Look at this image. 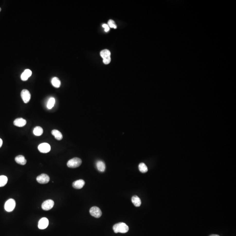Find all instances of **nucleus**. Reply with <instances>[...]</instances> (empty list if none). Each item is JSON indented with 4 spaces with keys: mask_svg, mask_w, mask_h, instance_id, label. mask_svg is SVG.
I'll use <instances>...</instances> for the list:
<instances>
[{
    "mask_svg": "<svg viewBox=\"0 0 236 236\" xmlns=\"http://www.w3.org/2000/svg\"><path fill=\"white\" fill-rule=\"evenodd\" d=\"M114 232L115 233H126L129 230L128 226L124 223H119L114 225L113 227Z\"/></svg>",
    "mask_w": 236,
    "mask_h": 236,
    "instance_id": "1",
    "label": "nucleus"
},
{
    "mask_svg": "<svg viewBox=\"0 0 236 236\" xmlns=\"http://www.w3.org/2000/svg\"><path fill=\"white\" fill-rule=\"evenodd\" d=\"M82 163V160L78 157H74L70 159L67 162V166L70 168H76L80 166Z\"/></svg>",
    "mask_w": 236,
    "mask_h": 236,
    "instance_id": "2",
    "label": "nucleus"
},
{
    "mask_svg": "<svg viewBox=\"0 0 236 236\" xmlns=\"http://www.w3.org/2000/svg\"><path fill=\"white\" fill-rule=\"evenodd\" d=\"M16 205L15 200L11 198L6 202L4 205V208L6 211L10 212L14 210Z\"/></svg>",
    "mask_w": 236,
    "mask_h": 236,
    "instance_id": "3",
    "label": "nucleus"
},
{
    "mask_svg": "<svg viewBox=\"0 0 236 236\" xmlns=\"http://www.w3.org/2000/svg\"><path fill=\"white\" fill-rule=\"evenodd\" d=\"M54 205V201L51 199L47 200L42 203V208L44 210L48 211L52 209Z\"/></svg>",
    "mask_w": 236,
    "mask_h": 236,
    "instance_id": "4",
    "label": "nucleus"
},
{
    "mask_svg": "<svg viewBox=\"0 0 236 236\" xmlns=\"http://www.w3.org/2000/svg\"><path fill=\"white\" fill-rule=\"evenodd\" d=\"M90 213L92 216L95 218H99L102 215V212L100 209L97 206L92 207L90 210Z\"/></svg>",
    "mask_w": 236,
    "mask_h": 236,
    "instance_id": "5",
    "label": "nucleus"
},
{
    "mask_svg": "<svg viewBox=\"0 0 236 236\" xmlns=\"http://www.w3.org/2000/svg\"><path fill=\"white\" fill-rule=\"evenodd\" d=\"M38 150L41 153H47L51 150V147L48 143H42L38 146Z\"/></svg>",
    "mask_w": 236,
    "mask_h": 236,
    "instance_id": "6",
    "label": "nucleus"
},
{
    "mask_svg": "<svg viewBox=\"0 0 236 236\" xmlns=\"http://www.w3.org/2000/svg\"><path fill=\"white\" fill-rule=\"evenodd\" d=\"M50 178L48 175L42 174L39 175L37 178V180L39 183L45 184L49 182Z\"/></svg>",
    "mask_w": 236,
    "mask_h": 236,
    "instance_id": "7",
    "label": "nucleus"
},
{
    "mask_svg": "<svg viewBox=\"0 0 236 236\" xmlns=\"http://www.w3.org/2000/svg\"><path fill=\"white\" fill-rule=\"evenodd\" d=\"M22 99L25 103L29 102L31 99V94L29 91L26 89H23L21 93Z\"/></svg>",
    "mask_w": 236,
    "mask_h": 236,
    "instance_id": "8",
    "label": "nucleus"
},
{
    "mask_svg": "<svg viewBox=\"0 0 236 236\" xmlns=\"http://www.w3.org/2000/svg\"><path fill=\"white\" fill-rule=\"evenodd\" d=\"M49 225V220L47 218L44 217L41 219L39 222L38 227L39 229L43 230L47 228Z\"/></svg>",
    "mask_w": 236,
    "mask_h": 236,
    "instance_id": "9",
    "label": "nucleus"
},
{
    "mask_svg": "<svg viewBox=\"0 0 236 236\" xmlns=\"http://www.w3.org/2000/svg\"><path fill=\"white\" fill-rule=\"evenodd\" d=\"M26 123H27V122H26V120L22 118H17L14 121V125H15L16 126L20 127L25 126L26 125Z\"/></svg>",
    "mask_w": 236,
    "mask_h": 236,
    "instance_id": "10",
    "label": "nucleus"
},
{
    "mask_svg": "<svg viewBox=\"0 0 236 236\" xmlns=\"http://www.w3.org/2000/svg\"><path fill=\"white\" fill-rule=\"evenodd\" d=\"M85 181L83 180H78L77 181H75L73 182L72 185L74 188L76 189H81L83 188V186L85 185Z\"/></svg>",
    "mask_w": 236,
    "mask_h": 236,
    "instance_id": "11",
    "label": "nucleus"
},
{
    "mask_svg": "<svg viewBox=\"0 0 236 236\" xmlns=\"http://www.w3.org/2000/svg\"><path fill=\"white\" fill-rule=\"evenodd\" d=\"M15 161L18 164L22 165H25L27 162V160L24 157V156L22 155H19L17 156L15 158Z\"/></svg>",
    "mask_w": 236,
    "mask_h": 236,
    "instance_id": "12",
    "label": "nucleus"
},
{
    "mask_svg": "<svg viewBox=\"0 0 236 236\" xmlns=\"http://www.w3.org/2000/svg\"><path fill=\"white\" fill-rule=\"evenodd\" d=\"M96 167L100 172H104L105 169V165L103 162L101 160H98L96 163Z\"/></svg>",
    "mask_w": 236,
    "mask_h": 236,
    "instance_id": "13",
    "label": "nucleus"
},
{
    "mask_svg": "<svg viewBox=\"0 0 236 236\" xmlns=\"http://www.w3.org/2000/svg\"><path fill=\"white\" fill-rule=\"evenodd\" d=\"M51 133L52 135L54 136L56 139L58 140H60L63 139V135L60 131L56 130H52Z\"/></svg>",
    "mask_w": 236,
    "mask_h": 236,
    "instance_id": "14",
    "label": "nucleus"
},
{
    "mask_svg": "<svg viewBox=\"0 0 236 236\" xmlns=\"http://www.w3.org/2000/svg\"><path fill=\"white\" fill-rule=\"evenodd\" d=\"M132 202L136 207H139L141 204V201L137 195H134L132 197Z\"/></svg>",
    "mask_w": 236,
    "mask_h": 236,
    "instance_id": "15",
    "label": "nucleus"
},
{
    "mask_svg": "<svg viewBox=\"0 0 236 236\" xmlns=\"http://www.w3.org/2000/svg\"><path fill=\"white\" fill-rule=\"evenodd\" d=\"M51 83L53 87L56 88H59L60 87L61 85V82L58 78L57 77H54L52 78L51 80Z\"/></svg>",
    "mask_w": 236,
    "mask_h": 236,
    "instance_id": "16",
    "label": "nucleus"
},
{
    "mask_svg": "<svg viewBox=\"0 0 236 236\" xmlns=\"http://www.w3.org/2000/svg\"><path fill=\"white\" fill-rule=\"evenodd\" d=\"M43 132L42 128L40 126H36L34 129L33 133L36 136H40L42 135Z\"/></svg>",
    "mask_w": 236,
    "mask_h": 236,
    "instance_id": "17",
    "label": "nucleus"
},
{
    "mask_svg": "<svg viewBox=\"0 0 236 236\" xmlns=\"http://www.w3.org/2000/svg\"><path fill=\"white\" fill-rule=\"evenodd\" d=\"M55 103V99L54 98H50L49 99L47 104V108L49 109H51L54 106Z\"/></svg>",
    "mask_w": 236,
    "mask_h": 236,
    "instance_id": "18",
    "label": "nucleus"
},
{
    "mask_svg": "<svg viewBox=\"0 0 236 236\" xmlns=\"http://www.w3.org/2000/svg\"><path fill=\"white\" fill-rule=\"evenodd\" d=\"M100 55L102 58H105L108 57H110L111 52L108 50H103L100 52Z\"/></svg>",
    "mask_w": 236,
    "mask_h": 236,
    "instance_id": "19",
    "label": "nucleus"
},
{
    "mask_svg": "<svg viewBox=\"0 0 236 236\" xmlns=\"http://www.w3.org/2000/svg\"><path fill=\"white\" fill-rule=\"evenodd\" d=\"M139 169L140 172L143 173H146L148 171L147 166L144 163H141L139 165Z\"/></svg>",
    "mask_w": 236,
    "mask_h": 236,
    "instance_id": "20",
    "label": "nucleus"
},
{
    "mask_svg": "<svg viewBox=\"0 0 236 236\" xmlns=\"http://www.w3.org/2000/svg\"><path fill=\"white\" fill-rule=\"evenodd\" d=\"M7 182V178L6 176H0V187L4 186Z\"/></svg>",
    "mask_w": 236,
    "mask_h": 236,
    "instance_id": "21",
    "label": "nucleus"
},
{
    "mask_svg": "<svg viewBox=\"0 0 236 236\" xmlns=\"http://www.w3.org/2000/svg\"><path fill=\"white\" fill-rule=\"evenodd\" d=\"M108 25L109 26V28H114V29H116L117 25L115 24V22L112 20H109L108 22Z\"/></svg>",
    "mask_w": 236,
    "mask_h": 236,
    "instance_id": "22",
    "label": "nucleus"
},
{
    "mask_svg": "<svg viewBox=\"0 0 236 236\" xmlns=\"http://www.w3.org/2000/svg\"><path fill=\"white\" fill-rule=\"evenodd\" d=\"M24 74L26 75L28 78L30 77L32 74V72L29 69H26L25 70V71L23 72Z\"/></svg>",
    "mask_w": 236,
    "mask_h": 236,
    "instance_id": "23",
    "label": "nucleus"
},
{
    "mask_svg": "<svg viewBox=\"0 0 236 236\" xmlns=\"http://www.w3.org/2000/svg\"><path fill=\"white\" fill-rule=\"evenodd\" d=\"M111 60V57H108L103 59V62L105 64H109V63H110Z\"/></svg>",
    "mask_w": 236,
    "mask_h": 236,
    "instance_id": "24",
    "label": "nucleus"
},
{
    "mask_svg": "<svg viewBox=\"0 0 236 236\" xmlns=\"http://www.w3.org/2000/svg\"><path fill=\"white\" fill-rule=\"evenodd\" d=\"M21 78L22 80H23V81H26V80H27L28 78H29L24 74L23 72L22 73V75H21Z\"/></svg>",
    "mask_w": 236,
    "mask_h": 236,
    "instance_id": "25",
    "label": "nucleus"
},
{
    "mask_svg": "<svg viewBox=\"0 0 236 236\" xmlns=\"http://www.w3.org/2000/svg\"><path fill=\"white\" fill-rule=\"evenodd\" d=\"M102 27L104 28H105V32H108V31L109 30V26L107 24H104L102 25Z\"/></svg>",
    "mask_w": 236,
    "mask_h": 236,
    "instance_id": "26",
    "label": "nucleus"
},
{
    "mask_svg": "<svg viewBox=\"0 0 236 236\" xmlns=\"http://www.w3.org/2000/svg\"><path fill=\"white\" fill-rule=\"evenodd\" d=\"M2 144H3V140L2 139L0 138V148L2 147Z\"/></svg>",
    "mask_w": 236,
    "mask_h": 236,
    "instance_id": "27",
    "label": "nucleus"
},
{
    "mask_svg": "<svg viewBox=\"0 0 236 236\" xmlns=\"http://www.w3.org/2000/svg\"><path fill=\"white\" fill-rule=\"evenodd\" d=\"M210 236H219V235H217V234H212V235H210Z\"/></svg>",
    "mask_w": 236,
    "mask_h": 236,
    "instance_id": "28",
    "label": "nucleus"
},
{
    "mask_svg": "<svg viewBox=\"0 0 236 236\" xmlns=\"http://www.w3.org/2000/svg\"><path fill=\"white\" fill-rule=\"evenodd\" d=\"M1 10H2V9H1V7H0V12H1Z\"/></svg>",
    "mask_w": 236,
    "mask_h": 236,
    "instance_id": "29",
    "label": "nucleus"
}]
</instances>
